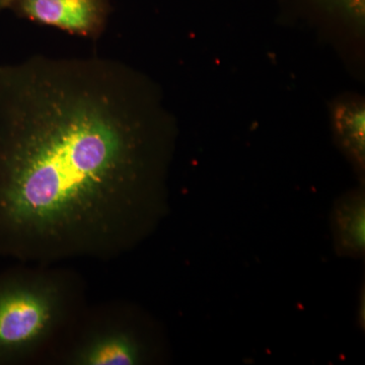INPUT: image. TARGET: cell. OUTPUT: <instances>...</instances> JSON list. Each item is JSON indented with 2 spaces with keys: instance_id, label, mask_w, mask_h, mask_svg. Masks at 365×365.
Returning <instances> with one entry per match:
<instances>
[{
  "instance_id": "obj_8",
  "label": "cell",
  "mask_w": 365,
  "mask_h": 365,
  "mask_svg": "<svg viewBox=\"0 0 365 365\" xmlns=\"http://www.w3.org/2000/svg\"><path fill=\"white\" fill-rule=\"evenodd\" d=\"M14 0H0V11H4V9H9Z\"/></svg>"
},
{
  "instance_id": "obj_4",
  "label": "cell",
  "mask_w": 365,
  "mask_h": 365,
  "mask_svg": "<svg viewBox=\"0 0 365 365\" xmlns=\"http://www.w3.org/2000/svg\"><path fill=\"white\" fill-rule=\"evenodd\" d=\"M16 16L81 37H98L107 26L109 0H14Z\"/></svg>"
},
{
  "instance_id": "obj_1",
  "label": "cell",
  "mask_w": 365,
  "mask_h": 365,
  "mask_svg": "<svg viewBox=\"0 0 365 365\" xmlns=\"http://www.w3.org/2000/svg\"><path fill=\"white\" fill-rule=\"evenodd\" d=\"M177 135L157 83L119 60L0 66V258L130 253L169 211Z\"/></svg>"
},
{
  "instance_id": "obj_6",
  "label": "cell",
  "mask_w": 365,
  "mask_h": 365,
  "mask_svg": "<svg viewBox=\"0 0 365 365\" xmlns=\"http://www.w3.org/2000/svg\"><path fill=\"white\" fill-rule=\"evenodd\" d=\"M334 237L336 247L345 256H362L365 245L364 192L348 194L334 210Z\"/></svg>"
},
{
  "instance_id": "obj_5",
  "label": "cell",
  "mask_w": 365,
  "mask_h": 365,
  "mask_svg": "<svg viewBox=\"0 0 365 365\" xmlns=\"http://www.w3.org/2000/svg\"><path fill=\"white\" fill-rule=\"evenodd\" d=\"M336 139L359 172L364 168L365 106L360 98L338 100L332 108Z\"/></svg>"
},
{
  "instance_id": "obj_7",
  "label": "cell",
  "mask_w": 365,
  "mask_h": 365,
  "mask_svg": "<svg viewBox=\"0 0 365 365\" xmlns=\"http://www.w3.org/2000/svg\"><path fill=\"white\" fill-rule=\"evenodd\" d=\"M337 1H339L343 6H347L348 9L359 11L362 7L361 4L364 2V0H337Z\"/></svg>"
},
{
  "instance_id": "obj_2",
  "label": "cell",
  "mask_w": 365,
  "mask_h": 365,
  "mask_svg": "<svg viewBox=\"0 0 365 365\" xmlns=\"http://www.w3.org/2000/svg\"><path fill=\"white\" fill-rule=\"evenodd\" d=\"M74 269L19 263L0 272V365H48L88 306Z\"/></svg>"
},
{
  "instance_id": "obj_3",
  "label": "cell",
  "mask_w": 365,
  "mask_h": 365,
  "mask_svg": "<svg viewBox=\"0 0 365 365\" xmlns=\"http://www.w3.org/2000/svg\"><path fill=\"white\" fill-rule=\"evenodd\" d=\"M165 331L126 300L86 307L48 365H157L169 357Z\"/></svg>"
}]
</instances>
